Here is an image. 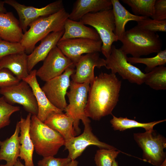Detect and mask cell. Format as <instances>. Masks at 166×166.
<instances>
[{
  "label": "cell",
  "instance_id": "15",
  "mask_svg": "<svg viewBox=\"0 0 166 166\" xmlns=\"http://www.w3.org/2000/svg\"><path fill=\"white\" fill-rule=\"evenodd\" d=\"M105 59L100 57L99 52L82 55L75 64V71L71 76L72 81L77 83L93 81L95 77L94 68L105 66Z\"/></svg>",
  "mask_w": 166,
  "mask_h": 166
},
{
  "label": "cell",
  "instance_id": "27",
  "mask_svg": "<svg viewBox=\"0 0 166 166\" xmlns=\"http://www.w3.org/2000/svg\"><path fill=\"white\" fill-rule=\"evenodd\" d=\"M144 83L156 90L166 89V67L157 66L145 73Z\"/></svg>",
  "mask_w": 166,
  "mask_h": 166
},
{
  "label": "cell",
  "instance_id": "13",
  "mask_svg": "<svg viewBox=\"0 0 166 166\" xmlns=\"http://www.w3.org/2000/svg\"><path fill=\"white\" fill-rule=\"evenodd\" d=\"M74 65L56 46L44 60L42 66L36 71V76L45 82L61 74L68 67ZM75 66V65H74Z\"/></svg>",
  "mask_w": 166,
  "mask_h": 166
},
{
  "label": "cell",
  "instance_id": "8",
  "mask_svg": "<svg viewBox=\"0 0 166 166\" xmlns=\"http://www.w3.org/2000/svg\"><path fill=\"white\" fill-rule=\"evenodd\" d=\"M127 58V55L120 48H117L113 45L110 55L105 59V67L111 69V73H117L131 83L142 85L144 83L145 73L129 63Z\"/></svg>",
  "mask_w": 166,
  "mask_h": 166
},
{
  "label": "cell",
  "instance_id": "31",
  "mask_svg": "<svg viewBox=\"0 0 166 166\" xmlns=\"http://www.w3.org/2000/svg\"><path fill=\"white\" fill-rule=\"evenodd\" d=\"M20 110L19 106L10 104L3 96L0 97V130L9 124L11 115Z\"/></svg>",
  "mask_w": 166,
  "mask_h": 166
},
{
  "label": "cell",
  "instance_id": "42",
  "mask_svg": "<svg viewBox=\"0 0 166 166\" xmlns=\"http://www.w3.org/2000/svg\"><path fill=\"white\" fill-rule=\"evenodd\" d=\"M0 166H5L4 164H1L0 165Z\"/></svg>",
  "mask_w": 166,
  "mask_h": 166
},
{
  "label": "cell",
  "instance_id": "33",
  "mask_svg": "<svg viewBox=\"0 0 166 166\" xmlns=\"http://www.w3.org/2000/svg\"><path fill=\"white\" fill-rule=\"evenodd\" d=\"M25 52V49L20 42H12L0 38V60L7 55Z\"/></svg>",
  "mask_w": 166,
  "mask_h": 166
},
{
  "label": "cell",
  "instance_id": "11",
  "mask_svg": "<svg viewBox=\"0 0 166 166\" xmlns=\"http://www.w3.org/2000/svg\"><path fill=\"white\" fill-rule=\"evenodd\" d=\"M0 94L11 105L18 104L32 115H37L38 106L31 88L26 81L21 80L15 85L0 88Z\"/></svg>",
  "mask_w": 166,
  "mask_h": 166
},
{
  "label": "cell",
  "instance_id": "32",
  "mask_svg": "<svg viewBox=\"0 0 166 166\" xmlns=\"http://www.w3.org/2000/svg\"><path fill=\"white\" fill-rule=\"evenodd\" d=\"M137 22L136 26L139 27L150 32H166V20L159 21L146 17Z\"/></svg>",
  "mask_w": 166,
  "mask_h": 166
},
{
  "label": "cell",
  "instance_id": "21",
  "mask_svg": "<svg viewBox=\"0 0 166 166\" xmlns=\"http://www.w3.org/2000/svg\"><path fill=\"white\" fill-rule=\"evenodd\" d=\"M20 132L19 121L16 124L14 133L9 138L0 141V160H5V166H14L20 154L19 134Z\"/></svg>",
  "mask_w": 166,
  "mask_h": 166
},
{
  "label": "cell",
  "instance_id": "18",
  "mask_svg": "<svg viewBox=\"0 0 166 166\" xmlns=\"http://www.w3.org/2000/svg\"><path fill=\"white\" fill-rule=\"evenodd\" d=\"M32 115L29 113L26 118L21 117L19 121L20 128L19 157L24 161L25 166H34L33 160L34 146L30 134Z\"/></svg>",
  "mask_w": 166,
  "mask_h": 166
},
{
  "label": "cell",
  "instance_id": "16",
  "mask_svg": "<svg viewBox=\"0 0 166 166\" xmlns=\"http://www.w3.org/2000/svg\"><path fill=\"white\" fill-rule=\"evenodd\" d=\"M36 71V69L32 70L28 76L22 80L26 82L31 88L38 105L37 116L39 120L44 122L51 113H62L63 111L54 106L49 101L38 81Z\"/></svg>",
  "mask_w": 166,
  "mask_h": 166
},
{
  "label": "cell",
  "instance_id": "41",
  "mask_svg": "<svg viewBox=\"0 0 166 166\" xmlns=\"http://www.w3.org/2000/svg\"><path fill=\"white\" fill-rule=\"evenodd\" d=\"M166 160L165 159L161 164L159 166H166Z\"/></svg>",
  "mask_w": 166,
  "mask_h": 166
},
{
  "label": "cell",
  "instance_id": "4",
  "mask_svg": "<svg viewBox=\"0 0 166 166\" xmlns=\"http://www.w3.org/2000/svg\"><path fill=\"white\" fill-rule=\"evenodd\" d=\"M30 134L36 153L43 157L54 156L64 145L65 140L57 132L32 115Z\"/></svg>",
  "mask_w": 166,
  "mask_h": 166
},
{
  "label": "cell",
  "instance_id": "19",
  "mask_svg": "<svg viewBox=\"0 0 166 166\" xmlns=\"http://www.w3.org/2000/svg\"><path fill=\"white\" fill-rule=\"evenodd\" d=\"M111 0H77L74 3L68 18L79 21L85 15L112 9Z\"/></svg>",
  "mask_w": 166,
  "mask_h": 166
},
{
  "label": "cell",
  "instance_id": "29",
  "mask_svg": "<svg viewBox=\"0 0 166 166\" xmlns=\"http://www.w3.org/2000/svg\"><path fill=\"white\" fill-rule=\"evenodd\" d=\"M127 60L132 64H142L145 65L146 67L144 70L148 73L157 66L165 65L166 49L161 50L153 57L147 58L130 57H128Z\"/></svg>",
  "mask_w": 166,
  "mask_h": 166
},
{
  "label": "cell",
  "instance_id": "35",
  "mask_svg": "<svg viewBox=\"0 0 166 166\" xmlns=\"http://www.w3.org/2000/svg\"><path fill=\"white\" fill-rule=\"evenodd\" d=\"M71 160L68 157L55 158L54 156L43 157L38 162V166H65Z\"/></svg>",
  "mask_w": 166,
  "mask_h": 166
},
{
  "label": "cell",
  "instance_id": "5",
  "mask_svg": "<svg viewBox=\"0 0 166 166\" xmlns=\"http://www.w3.org/2000/svg\"><path fill=\"white\" fill-rule=\"evenodd\" d=\"M79 21L96 30L102 42L101 52L107 58L111 53L113 44L118 41L114 34L115 25L112 9L88 14Z\"/></svg>",
  "mask_w": 166,
  "mask_h": 166
},
{
  "label": "cell",
  "instance_id": "23",
  "mask_svg": "<svg viewBox=\"0 0 166 166\" xmlns=\"http://www.w3.org/2000/svg\"><path fill=\"white\" fill-rule=\"evenodd\" d=\"M73 119L65 113H53L44 123L59 132L66 141L76 135L73 128Z\"/></svg>",
  "mask_w": 166,
  "mask_h": 166
},
{
  "label": "cell",
  "instance_id": "24",
  "mask_svg": "<svg viewBox=\"0 0 166 166\" xmlns=\"http://www.w3.org/2000/svg\"><path fill=\"white\" fill-rule=\"evenodd\" d=\"M64 33L59 41L76 38L101 40L95 29L86 26L80 21L67 18L64 24Z\"/></svg>",
  "mask_w": 166,
  "mask_h": 166
},
{
  "label": "cell",
  "instance_id": "12",
  "mask_svg": "<svg viewBox=\"0 0 166 166\" xmlns=\"http://www.w3.org/2000/svg\"><path fill=\"white\" fill-rule=\"evenodd\" d=\"M102 45L101 40L76 38L59 41L56 46L75 65L83 54L101 52Z\"/></svg>",
  "mask_w": 166,
  "mask_h": 166
},
{
  "label": "cell",
  "instance_id": "14",
  "mask_svg": "<svg viewBox=\"0 0 166 166\" xmlns=\"http://www.w3.org/2000/svg\"><path fill=\"white\" fill-rule=\"evenodd\" d=\"M90 123L84 124V131L81 135L65 141V149H67L69 152L67 157L71 160H75L90 145L96 146L100 149H116L111 145L100 141L92 132Z\"/></svg>",
  "mask_w": 166,
  "mask_h": 166
},
{
  "label": "cell",
  "instance_id": "9",
  "mask_svg": "<svg viewBox=\"0 0 166 166\" xmlns=\"http://www.w3.org/2000/svg\"><path fill=\"white\" fill-rule=\"evenodd\" d=\"M4 1L5 4L12 7L17 11L20 24L24 33L34 21L40 18L55 13L64 8L62 0L55 1L41 8L26 6L14 0H5Z\"/></svg>",
  "mask_w": 166,
  "mask_h": 166
},
{
  "label": "cell",
  "instance_id": "34",
  "mask_svg": "<svg viewBox=\"0 0 166 166\" xmlns=\"http://www.w3.org/2000/svg\"><path fill=\"white\" fill-rule=\"evenodd\" d=\"M20 81L8 69L0 68V88L15 85Z\"/></svg>",
  "mask_w": 166,
  "mask_h": 166
},
{
  "label": "cell",
  "instance_id": "26",
  "mask_svg": "<svg viewBox=\"0 0 166 166\" xmlns=\"http://www.w3.org/2000/svg\"><path fill=\"white\" fill-rule=\"evenodd\" d=\"M113 118L110 123L114 130L124 131L127 129L134 128H141L145 131L153 130V127L156 124L166 121V119L154 121L148 123H141L127 117H117L112 115Z\"/></svg>",
  "mask_w": 166,
  "mask_h": 166
},
{
  "label": "cell",
  "instance_id": "6",
  "mask_svg": "<svg viewBox=\"0 0 166 166\" xmlns=\"http://www.w3.org/2000/svg\"><path fill=\"white\" fill-rule=\"evenodd\" d=\"M89 85V82L79 84L71 81L69 90L66 93L69 103L65 109V113L73 119V128L76 135L81 132L79 127L80 120L84 125L90 122L85 112Z\"/></svg>",
  "mask_w": 166,
  "mask_h": 166
},
{
  "label": "cell",
  "instance_id": "7",
  "mask_svg": "<svg viewBox=\"0 0 166 166\" xmlns=\"http://www.w3.org/2000/svg\"><path fill=\"white\" fill-rule=\"evenodd\" d=\"M134 140L143 151V160L155 166H159L166 158L164 149L166 138L154 130L133 134Z\"/></svg>",
  "mask_w": 166,
  "mask_h": 166
},
{
  "label": "cell",
  "instance_id": "3",
  "mask_svg": "<svg viewBox=\"0 0 166 166\" xmlns=\"http://www.w3.org/2000/svg\"><path fill=\"white\" fill-rule=\"evenodd\" d=\"M69 13L64 8L50 15L40 18L31 23L29 29L24 33L20 42L29 55L37 43L53 32L64 29V25Z\"/></svg>",
  "mask_w": 166,
  "mask_h": 166
},
{
  "label": "cell",
  "instance_id": "10",
  "mask_svg": "<svg viewBox=\"0 0 166 166\" xmlns=\"http://www.w3.org/2000/svg\"><path fill=\"white\" fill-rule=\"evenodd\" d=\"M75 68L74 65L68 67L61 75L45 82L41 88L51 104L63 111L67 105L65 96L70 86V78L75 71Z\"/></svg>",
  "mask_w": 166,
  "mask_h": 166
},
{
  "label": "cell",
  "instance_id": "2",
  "mask_svg": "<svg viewBox=\"0 0 166 166\" xmlns=\"http://www.w3.org/2000/svg\"><path fill=\"white\" fill-rule=\"evenodd\" d=\"M120 48L127 55L140 57L162 50V43L159 35L150 32L137 26L125 31L119 39Z\"/></svg>",
  "mask_w": 166,
  "mask_h": 166
},
{
  "label": "cell",
  "instance_id": "17",
  "mask_svg": "<svg viewBox=\"0 0 166 166\" xmlns=\"http://www.w3.org/2000/svg\"><path fill=\"white\" fill-rule=\"evenodd\" d=\"M64 29L53 32L41 40L38 46L35 47L28 55V69L29 73L39 62L44 61L51 50L57 45L62 37Z\"/></svg>",
  "mask_w": 166,
  "mask_h": 166
},
{
  "label": "cell",
  "instance_id": "38",
  "mask_svg": "<svg viewBox=\"0 0 166 166\" xmlns=\"http://www.w3.org/2000/svg\"><path fill=\"white\" fill-rule=\"evenodd\" d=\"M78 162L76 160H71L65 166H78Z\"/></svg>",
  "mask_w": 166,
  "mask_h": 166
},
{
  "label": "cell",
  "instance_id": "25",
  "mask_svg": "<svg viewBox=\"0 0 166 166\" xmlns=\"http://www.w3.org/2000/svg\"><path fill=\"white\" fill-rule=\"evenodd\" d=\"M111 1L115 25L114 34L119 41L125 31V26L128 22L132 21L137 22L146 17L131 14L118 0H111Z\"/></svg>",
  "mask_w": 166,
  "mask_h": 166
},
{
  "label": "cell",
  "instance_id": "1",
  "mask_svg": "<svg viewBox=\"0 0 166 166\" xmlns=\"http://www.w3.org/2000/svg\"><path fill=\"white\" fill-rule=\"evenodd\" d=\"M121 81L112 73H101L90 84L85 115L99 121L109 114L118 101Z\"/></svg>",
  "mask_w": 166,
  "mask_h": 166
},
{
  "label": "cell",
  "instance_id": "40",
  "mask_svg": "<svg viewBox=\"0 0 166 166\" xmlns=\"http://www.w3.org/2000/svg\"><path fill=\"white\" fill-rule=\"evenodd\" d=\"M112 166H118V163L115 160L113 161Z\"/></svg>",
  "mask_w": 166,
  "mask_h": 166
},
{
  "label": "cell",
  "instance_id": "28",
  "mask_svg": "<svg viewBox=\"0 0 166 166\" xmlns=\"http://www.w3.org/2000/svg\"><path fill=\"white\" fill-rule=\"evenodd\" d=\"M131 7L134 14L151 18L154 14L156 0H122Z\"/></svg>",
  "mask_w": 166,
  "mask_h": 166
},
{
  "label": "cell",
  "instance_id": "22",
  "mask_svg": "<svg viewBox=\"0 0 166 166\" xmlns=\"http://www.w3.org/2000/svg\"><path fill=\"white\" fill-rule=\"evenodd\" d=\"M0 68H6L10 71L20 80L29 75L28 55L25 52L10 54L0 60Z\"/></svg>",
  "mask_w": 166,
  "mask_h": 166
},
{
  "label": "cell",
  "instance_id": "30",
  "mask_svg": "<svg viewBox=\"0 0 166 166\" xmlns=\"http://www.w3.org/2000/svg\"><path fill=\"white\" fill-rule=\"evenodd\" d=\"M120 152L117 149L102 148L97 150L94 157L97 166H112Z\"/></svg>",
  "mask_w": 166,
  "mask_h": 166
},
{
  "label": "cell",
  "instance_id": "20",
  "mask_svg": "<svg viewBox=\"0 0 166 166\" xmlns=\"http://www.w3.org/2000/svg\"><path fill=\"white\" fill-rule=\"evenodd\" d=\"M23 32L12 12H0V38L12 42H20Z\"/></svg>",
  "mask_w": 166,
  "mask_h": 166
},
{
  "label": "cell",
  "instance_id": "36",
  "mask_svg": "<svg viewBox=\"0 0 166 166\" xmlns=\"http://www.w3.org/2000/svg\"><path fill=\"white\" fill-rule=\"evenodd\" d=\"M151 18L159 21L166 20V0H156L154 14Z\"/></svg>",
  "mask_w": 166,
  "mask_h": 166
},
{
  "label": "cell",
  "instance_id": "39",
  "mask_svg": "<svg viewBox=\"0 0 166 166\" xmlns=\"http://www.w3.org/2000/svg\"><path fill=\"white\" fill-rule=\"evenodd\" d=\"M14 166H25L20 161L19 159H18L17 161L14 165Z\"/></svg>",
  "mask_w": 166,
  "mask_h": 166
},
{
  "label": "cell",
  "instance_id": "37",
  "mask_svg": "<svg viewBox=\"0 0 166 166\" xmlns=\"http://www.w3.org/2000/svg\"><path fill=\"white\" fill-rule=\"evenodd\" d=\"M5 3L4 1H0V12L6 13L7 11L4 6Z\"/></svg>",
  "mask_w": 166,
  "mask_h": 166
}]
</instances>
